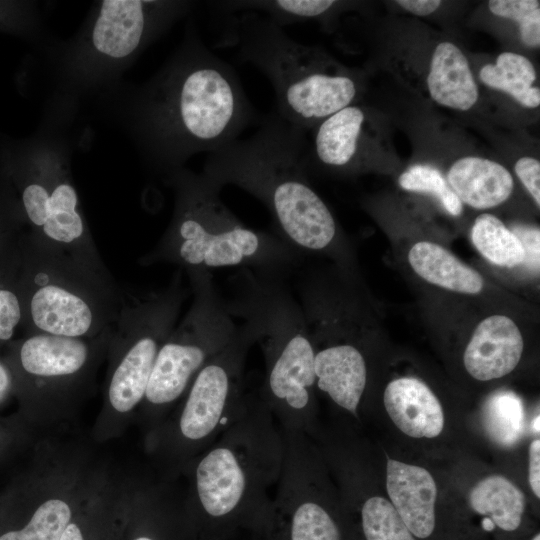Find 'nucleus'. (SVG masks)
Returning <instances> with one entry per match:
<instances>
[{"label":"nucleus","mask_w":540,"mask_h":540,"mask_svg":"<svg viewBox=\"0 0 540 540\" xmlns=\"http://www.w3.org/2000/svg\"><path fill=\"white\" fill-rule=\"evenodd\" d=\"M145 164L166 175L210 154L260 122L233 67L202 41L193 22L160 69L141 85L104 91Z\"/></svg>","instance_id":"obj_1"},{"label":"nucleus","mask_w":540,"mask_h":540,"mask_svg":"<svg viewBox=\"0 0 540 540\" xmlns=\"http://www.w3.org/2000/svg\"><path fill=\"white\" fill-rule=\"evenodd\" d=\"M304 133L273 110L252 135L208 154L201 173L220 189L233 185L258 199L276 235L298 253H327L336 246L338 228L306 178Z\"/></svg>","instance_id":"obj_2"},{"label":"nucleus","mask_w":540,"mask_h":540,"mask_svg":"<svg viewBox=\"0 0 540 540\" xmlns=\"http://www.w3.org/2000/svg\"><path fill=\"white\" fill-rule=\"evenodd\" d=\"M163 179L174 192L172 218L141 265L172 264L184 273L238 267L281 276L296 265V250L276 234L245 226L202 173L183 167Z\"/></svg>","instance_id":"obj_3"},{"label":"nucleus","mask_w":540,"mask_h":540,"mask_svg":"<svg viewBox=\"0 0 540 540\" xmlns=\"http://www.w3.org/2000/svg\"><path fill=\"white\" fill-rule=\"evenodd\" d=\"M217 46L234 48L239 61L260 70L274 89L275 112L304 132L351 105L357 96L351 75L260 14L228 17Z\"/></svg>","instance_id":"obj_4"},{"label":"nucleus","mask_w":540,"mask_h":540,"mask_svg":"<svg viewBox=\"0 0 540 540\" xmlns=\"http://www.w3.org/2000/svg\"><path fill=\"white\" fill-rule=\"evenodd\" d=\"M194 7L182 0L97 1L76 35L54 52L58 104L73 108L78 98L117 85L124 70Z\"/></svg>","instance_id":"obj_5"},{"label":"nucleus","mask_w":540,"mask_h":540,"mask_svg":"<svg viewBox=\"0 0 540 540\" xmlns=\"http://www.w3.org/2000/svg\"><path fill=\"white\" fill-rule=\"evenodd\" d=\"M21 328L26 335L94 338L113 328L121 292L73 258L23 231L19 239Z\"/></svg>","instance_id":"obj_6"},{"label":"nucleus","mask_w":540,"mask_h":540,"mask_svg":"<svg viewBox=\"0 0 540 540\" xmlns=\"http://www.w3.org/2000/svg\"><path fill=\"white\" fill-rule=\"evenodd\" d=\"M234 295L227 307L264 353L267 400L296 415L310 404L316 385L314 349L300 303L280 275L243 268L231 279Z\"/></svg>","instance_id":"obj_7"},{"label":"nucleus","mask_w":540,"mask_h":540,"mask_svg":"<svg viewBox=\"0 0 540 540\" xmlns=\"http://www.w3.org/2000/svg\"><path fill=\"white\" fill-rule=\"evenodd\" d=\"M61 112L45 120L23 168L16 175L18 206L27 231L85 268L114 281L80 207L71 173V153L60 133Z\"/></svg>","instance_id":"obj_8"},{"label":"nucleus","mask_w":540,"mask_h":540,"mask_svg":"<svg viewBox=\"0 0 540 540\" xmlns=\"http://www.w3.org/2000/svg\"><path fill=\"white\" fill-rule=\"evenodd\" d=\"M185 274L192 302L155 359L145 392V398L153 405L168 404L180 397L203 366L240 332V324L216 290L212 273Z\"/></svg>","instance_id":"obj_9"},{"label":"nucleus","mask_w":540,"mask_h":540,"mask_svg":"<svg viewBox=\"0 0 540 540\" xmlns=\"http://www.w3.org/2000/svg\"><path fill=\"white\" fill-rule=\"evenodd\" d=\"M250 343L249 334L240 324L237 337L195 376L179 422L185 438L204 439L222 422L223 413L238 394L243 359Z\"/></svg>","instance_id":"obj_10"},{"label":"nucleus","mask_w":540,"mask_h":540,"mask_svg":"<svg viewBox=\"0 0 540 540\" xmlns=\"http://www.w3.org/2000/svg\"><path fill=\"white\" fill-rule=\"evenodd\" d=\"M306 323V322H305ZM315 358L316 386L334 403L356 414L367 384V365L363 353L351 340L340 339L330 332L306 323Z\"/></svg>","instance_id":"obj_11"},{"label":"nucleus","mask_w":540,"mask_h":540,"mask_svg":"<svg viewBox=\"0 0 540 540\" xmlns=\"http://www.w3.org/2000/svg\"><path fill=\"white\" fill-rule=\"evenodd\" d=\"M252 480V467L238 448L226 441L214 446L196 468L202 508L214 518L233 513L250 495Z\"/></svg>","instance_id":"obj_12"},{"label":"nucleus","mask_w":540,"mask_h":540,"mask_svg":"<svg viewBox=\"0 0 540 540\" xmlns=\"http://www.w3.org/2000/svg\"><path fill=\"white\" fill-rule=\"evenodd\" d=\"M523 347L522 333L513 319L502 314L487 316L477 324L465 348V369L479 381L501 378L518 365Z\"/></svg>","instance_id":"obj_13"},{"label":"nucleus","mask_w":540,"mask_h":540,"mask_svg":"<svg viewBox=\"0 0 540 540\" xmlns=\"http://www.w3.org/2000/svg\"><path fill=\"white\" fill-rule=\"evenodd\" d=\"M391 504L417 540H428L435 534L437 487L424 468L389 460L386 473Z\"/></svg>","instance_id":"obj_14"},{"label":"nucleus","mask_w":540,"mask_h":540,"mask_svg":"<svg viewBox=\"0 0 540 540\" xmlns=\"http://www.w3.org/2000/svg\"><path fill=\"white\" fill-rule=\"evenodd\" d=\"M383 401L394 424L414 438L438 436L444 426L441 404L431 389L414 377H401L385 388Z\"/></svg>","instance_id":"obj_15"},{"label":"nucleus","mask_w":540,"mask_h":540,"mask_svg":"<svg viewBox=\"0 0 540 540\" xmlns=\"http://www.w3.org/2000/svg\"><path fill=\"white\" fill-rule=\"evenodd\" d=\"M446 180L462 204L479 210L505 202L514 188L513 177L503 165L475 156L455 161Z\"/></svg>","instance_id":"obj_16"},{"label":"nucleus","mask_w":540,"mask_h":540,"mask_svg":"<svg viewBox=\"0 0 540 540\" xmlns=\"http://www.w3.org/2000/svg\"><path fill=\"white\" fill-rule=\"evenodd\" d=\"M427 86L438 104L466 111L478 100V86L462 51L451 42L439 43L433 53Z\"/></svg>","instance_id":"obj_17"},{"label":"nucleus","mask_w":540,"mask_h":540,"mask_svg":"<svg viewBox=\"0 0 540 540\" xmlns=\"http://www.w3.org/2000/svg\"><path fill=\"white\" fill-rule=\"evenodd\" d=\"M413 271L430 284L461 294L475 295L484 288L479 272L469 267L443 246L419 241L408 252Z\"/></svg>","instance_id":"obj_18"},{"label":"nucleus","mask_w":540,"mask_h":540,"mask_svg":"<svg viewBox=\"0 0 540 540\" xmlns=\"http://www.w3.org/2000/svg\"><path fill=\"white\" fill-rule=\"evenodd\" d=\"M365 113L349 105L315 126L313 155L319 164L342 169L352 164L360 149Z\"/></svg>","instance_id":"obj_19"},{"label":"nucleus","mask_w":540,"mask_h":540,"mask_svg":"<svg viewBox=\"0 0 540 540\" xmlns=\"http://www.w3.org/2000/svg\"><path fill=\"white\" fill-rule=\"evenodd\" d=\"M469 503L473 511L485 517L483 527L513 533L522 522L526 508L523 492L507 478L489 476L471 490Z\"/></svg>","instance_id":"obj_20"},{"label":"nucleus","mask_w":540,"mask_h":540,"mask_svg":"<svg viewBox=\"0 0 540 540\" xmlns=\"http://www.w3.org/2000/svg\"><path fill=\"white\" fill-rule=\"evenodd\" d=\"M479 77L485 85L508 93L524 107L536 108L540 105V89L533 86L535 68L521 54L501 53L495 64H486L481 68Z\"/></svg>","instance_id":"obj_21"},{"label":"nucleus","mask_w":540,"mask_h":540,"mask_svg":"<svg viewBox=\"0 0 540 540\" xmlns=\"http://www.w3.org/2000/svg\"><path fill=\"white\" fill-rule=\"evenodd\" d=\"M470 237L477 251L494 265L513 268L526 260L525 249L519 237L492 214L477 216Z\"/></svg>","instance_id":"obj_22"},{"label":"nucleus","mask_w":540,"mask_h":540,"mask_svg":"<svg viewBox=\"0 0 540 540\" xmlns=\"http://www.w3.org/2000/svg\"><path fill=\"white\" fill-rule=\"evenodd\" d=\"M20 235L0 246V344L12 341L22 322Z\"/></svg>","instance_id":"obj_23"},{"label":"nucleus","mask_w":540,"mask_h":540,"mask_svg":"<svg viewBox=\"0 0 540 540\" xmlns=\"http://www.w3.org/2000/svg\"><path fill=\"white\" fill-rule=\"evenodd\" d=\"M482 414L485 430L497 444L510 447L520 439L524 410L520 398L514 393H495L486 401Z\"/></svg>","instance_id":"obj_24"},{"label":"nucleus","mask_w":540,"mask_h":540,"mask_svg":"<svg viewBox=\"0 0 540 540\" xmlns=\"http://www.w3.org/2000/svg\"><path fill=\"white\" fill-rule=\"evenodd\" d=\"M365 540H417L393 505L385 498L367 499L360 511Z\"/></svg>","instance_id":"obj_25"},{"label":"nucleus","mask_w":540,"mask_h":540,"mask_svg":"<svg viewBox=\"0 0 540 540\" xmlns=\"http://www.w3.org/2000/svg\"><path fill=\"white\" fill-rule=\"evenodd\" d=\"M70 518L67 503L48 500L39 506L22 530L5 533L0 540H59Z\"/></svg>","instance_id":"obj_26"},{"label":"nucleus","mask_w":540,"mask_h":540,"mask_svg":"<svg viewBox=\"0 0 540 540\" xmlns=\"http://www.w3.org/2000/svg\"><path fill=\"white\" fill-rule=\"evenodd\" d=\"M291 540H342L339 526L319 503L301 501L295 506L290 527Z\"/></svg>","instance_id":"obj_27"},{"label":"nucleus","mask_w":540,"mask_h":540,"mask_svg":"<svg viewBox=\"0 0 540 540\" xmlns=\"http://www.w3.org/2000/svg\"><path fill=\"white\" fill-rule=\"evenodd\" d=\"M398 182L404 190L433 195L452 216H459L463 211L462 202L435 167L414 165L400 175Z\"/></svg>","instance_id":"obj_28"},{"label":"nucleus","mask_w":540,"mask_h":540,"mask_svg":"<svg viewBox=\"0 0 540 540\" xmlns=\"http://www.w3.org/2000/svg\"><path fill=\"white\" fill-rule=\"evenodd\" d=\"M490 11L499 17L516 21L523 43L529 47L540 45V2L536 0H491Z\"/></svg>","instance_id":"obj_29"},{"label":"nucleus","mask_w":540,"mask_h":540,"mask_svg":"<svg viewBox=\"0 0 540 540\" xmlns=\"http://www.w3.org/2000/svg\"><path fill=\"white\" fill-rule=\"evenodd\" d=\"M23 224L17 201L0 195V246L21 234Z\"/></svg>","instance_id":"obj_30"},{"label":"nucleus","mask_w":540,"mask_h":540,"mask_svg":"<svg viewBox=\"0 0 540 540\" xmlns=\"http://www.w3.org/2000/svg\"><path fill=\"white\" fill-rule=\"evenodd\" d=\"M515 173L534 199L540 206V162L539 160L525 156L517 160Z\"/></svg>","instance_id":"obj_31"},{"label":"nucleus","mask_w":540,"mask_h":540,"mask_svg":"<svg viewBox=\"0 0 540 540\" xmlns=\"http://www.w3.org/2000/svg\"><path fill=\"white\" fill-rule=\"evenodd\" d=\"M529 483L533 493L540 497V440L535 439L529 448Z\"/></svg>","instance_id":"obj_32"},{"label":"nucleus","mask_w":540,"mask_h":540,"mask_svg":"<svg viewBox=\"0 0 540 540\" xmlns=\"http://www.w3.org/2000/svg\"><path fill=\"white\" fill-rule=\"evenodd\" d=\"M396 3L412 14L426 16L437 10L442 2L439 0H398Z\"/></svg>","instance_id":"obj_33"},{"label":"nucleus","mask_w":540,"mask_h":540,"mask_svg":"<svg viewBox=\"0 0 540 540\" xmlns=\"http://www.w3.org/2000/svg\"><path fill=\"white\" fill-rule=\"evenodd\" d=\"M12 384V374L8 367L0 362V401L6 396Z\"/></svg>","instance_id":"obj_34"},{"label":"nucleus","mask_w":540,"mask_h":540,"mask_svg":"<svg viewBox=\"0 0 540 540\" xmlns=\"http://www.w3.org/2000/svg\"><path fill=\"white\" fill-rule=\"evenodd\" d=\"M59 540H83V537L79 527L74 523H69Z\"/></svg>","instance_id":"obj_35"},{"label":"nucleus","mask_w":540,"mask_h":540,"mask_svg":"<svg viewBox=\"0 0 540 540\" xmlns=\"http://www.w3.org/2000/svg\"><path fill=\"white\" fill-rule=\"evenodd\" d=\"M531 540H540V534L539 532H537L532 538Z\"/></svg>","instance_id":"obj_36"},{"label":"nucleus","mask_w":540,"mask_h":540,"mask_svg":"<svg viewBox=\"0 0 540 540\" xmlns=\"http://www.w3.org/2000/svg\"><path fill=\"white\" fill-rule=\"evenodd\" d=\"M135 540H152V539H150L148 537H139V538H137Z\"/></svg>","instance_id":"obj_37"}]
</instances>
